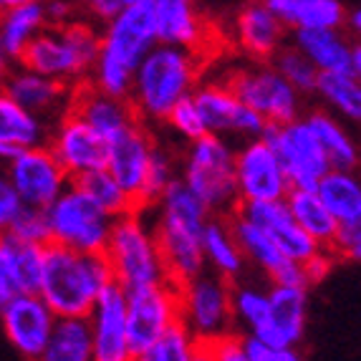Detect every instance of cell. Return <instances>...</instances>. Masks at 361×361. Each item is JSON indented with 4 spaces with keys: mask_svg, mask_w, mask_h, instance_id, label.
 Instances as JSON below:
<instances>
[{
    "mask_svg": "<svg viewBox=\"0 0 361 361\" xmlns=\"http://www.w3.org/2000/svg\"><path fill=\"white\" fill-rule=\"evenodd\" d=\"M147 212L162 255L167 283L180 288L182 283L205 271L202 230L210 215L180 180L172 182Z\"/></svg>",
    "mask_w": 361,
    "mask_h": 361,
    "instance_id": "1",
    "label": "cell"
},
{
    "mask_svg": "<svg viewBox=\"0 0 361 361\" xmlns=\"http://www.w3.org/2000/svg\"><path fill=\"white\" fill-rule=\"evenodd\" d=\"M205 68L202 56L190 51L154 46L134 68L129 106L142 124H164L182 99L192 97Z\"/></svg>",
    "mask_w": 361,
    "mask_h": 361,
    "instance_id": "2",
    "label": "cell"
},
{
    "mask_svg": "<svg viewBox=\"0 0 361 361\" xmlns=\"http://www.w3.org/2000/svg\"><path fill=\"white\" fill-rule=\"evenodd\" d=\"M109 286H114V281L102 253H73L51 243L43 247L36 295L56 319H86Z\"/></svg>",
    "mask_w": 361,
    "mask_h": 361,
    "instance_id": "3",
    "label": "cell"
},
{
    "mask_svg": "<svg viewBox=\"0 0 361 361\" xmlns=\"http://www.w3.org/2000/svg\"><path fill=\"white\" fill-rule=\"evenodd\" d=\"M97 56L99 25L89 18H76L66 25H46L30 41L18 66L78 89L86 84Z\"/></svg>",
    "mask_w": 361,
    "mask_h": 361,
    "instance_id": "4",
    "label": "cell"
},
{
    "mask_svg": "<svg viewBox=\"0 0 361 361\" xmlns=\"http://www.w3.org/2000/svg\"><path fill=\"white\" fill-rule=\"evenodd\" d=\"M102 255L114 286H119L124 293L167 283V273L147 210H132L116 217Z\"/></svg>",
    "mask_w": 361,
    "mask_h": 361,
    "instance_id": "5",
    "label": "cell"
},
{
    "mask_svg": "<svg viewBox=\"0 0 361 361\" xmlns=\"http://www.w3.org/2000/svg\"><path fill=\"white\" fill-rule=\"evenodd\" d=\"M233 157L235 147L210 134L187 145L182 152L180 182L210 217H230L238 207Z\"/></svg>",
    "mask_w": 361,
    "mask_h": 361,
    "instance_id": "6",
    "label": "cell"
},
{
    "mask_svg": "<svg viewBox=\"0 0 361 361\" xmlns=\"http://www.w3.org/2000/svg\"><path fill=\"white\" fill-rule=\"evenodd\" d=\"M46 223L51 245H61L73 253L97 255L104 253L114 220L99 210L76 182H71L54 200V205L46 207Z\"/></svg>",
    "mask_w": 361,
    "mask_h": 361,
    "instance_id": "7",
    "label": "cell"
},
{
    "mask_svg": "<svg viewBox=\"0 0 361 361\" xmlns=\"http://www.w3.org/2000/svg\"><path fill=\"white\" fill-rule=\"evenodd\" d=\"M225 84L265 127H286L303 116V97L271 63L233 68Z\"/></svg>",
    "mask_w": 361,
    "mask_h": 361,
    "instance_id": "8",
    "label": "cell"
},
{
    "mask_svg": "<svg viewBox=\"0 0 361 361\" xmlns=\"http://www.w3.org/2000/svg\"><path fill=\"white\" fill-rule=\"evenodd\" d=\"M180 326L197 343H215L235 331L230 308V283L210 271H202L192 281L177 288Z\"/></svg>",
    "mask_w": 361,
    "mask_h": 361,
    "instance_id": "9",
    "label": "cell"
},
{
    "mask_svg": "<svg viewBox=\"0 0 361 361\" xmlns=\"http://www.w3.org/2000/svg\"><path fill=\"white\" fill-rule=\"evenodd\" d=\"M260 139H265L276 152L278 162L288 177L290 190H313L331 172L324 149L319 147L311 129L306 127L303 116L286 127H265Z\"/></svg>",
    "mask_w": 361,
    "mask_h": 361,
    "instance_id": "10",
    "label": "cell"
},
{
    "mask_svg": "<svg viewBox=\"0 0 361 361\" xmlns=\"http://www.w3.org/2000/svg\"><path fill=\"white\" fill-rule=\"evenodd\" d=\"M154 46V0H127L119 16L99 28V54L129 71H134Z\"/></svg>",
    "mask_w": 361,
    "mask_h": 361,
    "instance_id": "11",
    "label": "cell"
},
{
    "mask_svg": "<svg viewBox=\"0 0 361 361\" xmlns=\"http://www.w3.org/2000/svg\"><path fill=\"white\" fill-rule=\"evenodd\" d=\"M6 175L20 205L33 210L51 207L54 200L71 185L68 175L46 145L30 147L11 157L6 162Z\"/></svg>",
    "mask_w": 361,
    "mask_h": 361,
    "instance_id": "12",
    "label": "cell"
},
{
    "mask_svg": "<svg viewBox=\"0 0 361 361\" xmlns=\"http://www.w3.org/2000/svg\"><path fill=\"white\" fill-rule=\"evenodd\" d=\"M233 175L238 205L240 202H276L290 192L288 177L278 162L276 152L265 139H250L235 147Z\"/></svg>",
    "mask_w": 361,
    "mask_h": 361,
    "instance_id": "13",
    "label": "cell"
},
{
    "mask_svg": "<svg viewBox=\"0 0 361 361\" xmlns=\"http://www.w3.org/2000/svg\"><path fill=\"white\" fill-rule=\"evenodd\" d=\"M192 102L210 137H220L225 142L230 139L250 142L265 132L263 121L235 97L225 81L197 84V89L192 91Z\"/></svg>",
    "mask_w": 361,
    "mask_h": 361,
    "instance_id": "14",
    "label": "cell"
},
{
    "mask_svg": "<svg viewBox=\"0 0 361 361\" xmlns=\"http://www.w3.org/2000/svg\"><path fill=\"white\" fill-rule=\"evenodd\" d=\"M46 147L71 182L106 167V142L94 129L86 127L73 111H66L51 127Z\"/></svg>",
    "mask_w": 361,
    "mask_h": 361,
    "instance_id": "15",
    "label": "cell"
},
{
    "mask_svg": "<svg viewBox=\"0 0 361 361\" xmlns=\"http://www.w3.org/2000/svg\"><path fill=\"white\" fill-rule=\"evenodd\" d=\"M180 324L175 286H152L127 293V336L134 356Z\"/></svg>",
    "mask_w": 361,
    "mask_h": 361,
    "instance_id": "16",
    "label": "cell"
},
{
    "mask_svg": "<svg viewBox=\"0 0 361 361\" xmlns=\"http://www.w3.org/2000/svg\"><path fill=\"white\" fill-rule=\"evenodd\" d=\"M91 334V361H134L127 336V293L109 286L86 316Z\"/></svg>",
    "mask_w": 361,
    "mask_h": 361,
    "instance_id": "17",
    "label": "cell"
},
{
    "mask_svg": "<svg viewBox=\"0 0 361 361\" xmlns=\"http://www.w3.org/2000/svg\"><path fill=\"white\" fill-rule=\"evenodd\" d=\"M154 145V134L142 121L132 124L129 129H124V132H119L106 142V167L104 169L132 197L134 207H137L142 187H145Z\"/></svg>",
    "mask_w": 361,
    "mask_h": 361,
    "instance_id": "18",
    "label": "cell"
},
{
    "mask_svg": "<svg viewBox=\"0 0 361 361\" xmlns=\"http://www.w3.org/2000/svg\"><path fill=\"white\" fill-rule=\"evenodd\" d=\"M56 316L36 293H23L0 311V326L11 346L25 361H36L43 354L56 329Z\"/></svg>",
    "mask_w": 361,
    "mask_h": 361,
    "instance_id": "19",
    "label": "cell"
},
{
    "mask_svg": "<svg viewBox=\"0 0 361 361\" xmlns=\"http://www.w3.org/2000/svg\"><path fill=\"white\" fill-rule=\"evenodd\" d=\"M233 215H238L240 220H245V223L263 230L273 240V245L281 250V255L295 265L308 263V260L321 250V247L290 220L286 200H276V202H240V205L235 207Z\"/></svg>",
    "mask_w": 361,
    "mask_h": 361,
    "instance_id": "20",
    "label": "cell"
},
{
    "mask_svg": "<svg viewBox=\"0 0 361 361\" xmlns=\"http://www.w3.org/2000/svg\"><path fill=\"white\" fill-rule=\"evenodd\" d=\"M0 89L20 109H25L28 114H33L49 127H54L56 121L66 114L73 99L71 86L59 84L54 78L33 73L23 66H13L8 76L0 81Z\"/></svg>",
    "mask_w": 361,
    "mask_h": 361,
    "instance_id": "21",
    "label": "cell"
},
{
    "mask_svg": "<svg viewBox=\"0 0 361 361\" xmlns=\"http://www.w3.org/2000/svg\"><path fill=\"white\" fill-rule=\"evenodd\" d=\"M308 321V288L298 286H271L268 288V316L253 338L271 346L298 349Z\"/></svg>",
    "mask_w": 361,
    "mask_h": 361,
    "instance_id": "22",
    "label": "cell"
},
{
    "mask_svg": "<svg viewBox=\"0 0 361 361\" xmlns=\"http://www.w3.org/2000/svg\"><path fill=\"white\" fill-rule=\"evenodd\" d=\"M303 59L316 68L319 76L343 73L361 76V49L343 30H298L290 43Z\"/></svg>",
    "mask_w": 361,
    "mask_h": 361,
    "instance_id": "23",
    "label": "cell"
},
{
    "mask_svg": "<svg viewBox=\"0 0 361 361\" xmlns=\"http://www.w3.org/2000/svg\"><path fill=\"white\" fill-rule=\"evenodd\" d=\"M288 30L268 11L265 3H247L235 13L233 41L243 56L253 63H271L286 46Z\"/></svg>",
    "mask_w": 361,
    "mask_h": 361,
    "instance_id": "24",
    "label": "cell"
},
{
    "mask_svg": "<svg viewBox=\"0 0 361 361\" xmlns=\"http://www.w3.org/2000/svg\"><path fill=\"white\" fill-rule=\"evenodd\" d=\"M157 46L202 56L207 49V20L187 0H154Z\"/></svg>",
    "mask_w": 361,
    "mask_h": 361,
    "instance_id": "25",
    "label": "cell"
},
{
    "mask_svg": "<svg viewBox=\"0 0 361 361\" xmlns=\"http://www.w3.org/2000/svg\"><path fill=\"white\" fill-rule=\"evenodd\" d=\"M228 223L245 263H253L263 276L271 278V286H298V288H306L301 265L286 260L263 230L240 220L238 215H230Z\"/></svg>",
    "mask_w": 361,
    "mask_h": 361,
    "instance_id": "26",
    "label": "cell"
},
{
    "mask_svg": "<svg viewBox=\"0 0 361 361\" xmlns=\"http://www.w3.org/2000/svg\"><path fill=\"white\" fill-rule=\"evenodd\" d=\"M78 119L84 121L86 127L94 129L104 142H109L111 137H116L119 132L129 129L132 124H137V116H134L132 106L124 99H111L104 97L99 91H94L91 86H78L73 89L71 109Z\"/></svg>",
    "mask_w": 361,
    "mask_h": 361,
    "instance_id": "27",
    "label": "cell"
},
{
    "mask_svg": "<svg viewBox=\"0 0 361 361\" xmlns=\"http://www.w3.org/2000/svg\"><path fill=\"white\" fill-rule=\"evenodd\" d=\"M46 28V11L38 0H13L0 3V49L13 66H18L20 56L30 41Z\"/></svg>",
    "mask_w": 361,
    "mask_h": 361,
    "instance_id": "28",
    "label": "cell"
},
{
    "mask_svg": "<svg viewBox=\"0 0 361 361\" xmlns=\"http://www.w3.org/2000/svg\"><path fill=\"white\" fill-rule=\"evenodd\" d=\"M268 11L286 30H343L346 6L341 0H268Z\"/></svg>",
    "mask_w": 361,
    "mask_h": 361,
    "instance_id": "29",
    "label": "cell"
},
{
    "mask_svg": "<svg viewBox=\"0 0 361 361\" xmlns=\"http://www.w3.org/2000/svg\"><path fill=\"white\" fill-rule=\"evenodd\" d=\"M49 132V124L28 114L0 89V162H8L11 157L30 147L46 145Z\"/></svg>",
    "mask_w": 361,
    "mask_h": 361,
    "instance_id": "30",
    "label": "cell"
},
{
    "mask_svg": "<svg viewBox=\"0 0 361 361\" xmlns=\"http://www.w3.org/2000/svg\"><path fill=\"white\" fill-rule=\"evenodd\" d=\"M306 127L316 137L319 147L324 149L329 167L338 169V172H356L359 164V145H356L354 134L343 127L341 121L326 111V109H313L308 114H303Z\"/></svg>",
    "mask_w": 361,
    "mask_h": 361,
    "instance_id": "31",
    "label": "cell"
},
{
    "mask_svg": "<svg viewBox=\"0 0 361 361\" xmlns=\"http://www.w3.org/2000/svg\"><path fill=\"white\" fill-rule=\"evenodd\" d=\"M202 258H205V268L210 265V273L220 276L223 281H228V283L240 281L247 263L243 258L238 243H235L228 217H210L205 223V230H202Z\"/></svg>",
    "mask_w": 361,
    "mask_h": 361,
    "instance_id": "32",
    "label": "cell"
},
{
    "mask_svg": "<svg viewBox=\"0 0 361 361\" xmlns=\"http://www.w3.org/2000/svg\"><path fill=\"white\" fill-rule=\"evenodd\" d=\"M313 190L336 225H361V182L356 172L331 169Z\"/></svg>",
    "mask_w": 361,
    "mask_h": 361,
    "instance_id": "33",
    "label": "cell"
},
{
    "mask_svg": "<svg viewBox=\"0 0 361 361\" xmlns=\"http://www.w3.org/2000/svg\"><path fill=\"white\" fill-rule=\"evenodd\" d=\"M286 207H288V215L303 233L311 238L319 247H331L334 235H336L338 225L329 210L324 207V202L319 200L316 190H290L286 195Z\"/></svg>",
    "mask_w": 361,
    "mask_h": 361,
    "instance_id": "34",
    "label": "cell"
},
{
    "mask_svg": "<svg viewBox=\"0 0 361 361\" xmlns=\"http://www.w3.org/2000/svg\"><path fill=\"white\" fill-rule=\"evenodd\" d=\"M36 361H91V334L86 319H59L43 354Z\"/></svg>",
    "mask_w": 361,
    "mask_h": 361,
    "instance_id": "35",
    "label": "cell"
},
{
    "mask_svg": "<svg viewBox=\"0 0 361 361\" xmlns=\"http://www.w3.org/2000/svg\"><path fill=\"white\" fill-rule=\"evenodd\" d=\"M230 308H233V324L240 329V336H253L268 316V288L247 281L230 283Z\"/></svg>",
    "mask_w": 361,
    "mask_h": 361,
    "instance_id": "36",
    "label": "cell"
},
{
    "mask_svg": "<svg viewBox=\"0 0 361 361\" xmlns=\"http://www.w3.org/2000/svg\"><path fill=\"white\" fill-rule=\"evenodd\" d=\"M313 94H319V99L329 109L338 111L349 121H359L361 116V84L359 78L343 76V73H326L319 76ZM326 109V111H329Z\"/></svg>",
    "mask_w": 361,
    "mask_h": 361,
    "instance_id": "37",
    "label": "cell"
},
{
    "mask_svg": "<svg viewBox=\"0 0 361 361\" xmlns=\"http://www.w3.org/2000/svg\"><path fill=\"white\" fill-rule=\"evenodd\" d=\"M177 180H180V159L169 152V147H164L162 142H157L149 159V169H147L145 187H142V195H139L137 210L154 207V202L162 197L164 190Z\"/></svg>",
    "mask_w": 361,
    "mask_h": 361,
    "instance_id": "38",
    "label": "cell"
},
{
    "mask_svg": "<svg viewBox=\"0 0 361 361\" xmlns=\"http://www.w3.org/2000/svg\"><path fill=\"white\" fill-rule=\"evenodd\" d=\"M76 185L81 187V190L89 195L91 202H94L99 210L106 212L111 220H116V217L137 210L134 202H132V197H129V195L124 192L114 180H111V175H109L106 169H99V172H91V175L81 177V180H76Z\"/></svg>",
    "mask_w": 361,
    "mask_h": 361,
    "instance_id": "39",
    "label": "cell"
},
{
    "mask_svg": "<svg viewBox=\"0 0 361 361\" xmlns=\"http://www.w3.org/2000/svg\"><path fill=\"white\" fill-rule=\"evenodd\" d=\"M197 346L200 343L187 334V329L177 324L154 343H149L145 351H139L134 361H190Z\"/></svg>",
    "mask_w": 361,
    "mask_h": 361,
    "instance_id": "40",
    "label": "cell"
},
{
    "mask_svg": "<svg viewBox=\"0 0 361 361\" xmlns=\"http://www.w3.org/2000/svg\"><path fill=\"white\" fill-rule=\"evenodd\" d=\"M271 66L276 68V71L288 81V86H293L301 97L313 94L316 81H319V73H316V68H313L311 63L293 49V46L286 43L283 49L276 54V59L271 61Z\"/></svg>",
    "mask_w": 361,
    "mask_h": 361,
    "instance_id": "41",
    "label": "cell"
},
{
    "mask_svg": "<svg viewBox=\"0 0 361 361\" xmlns=\"http://www.w3.org/2000/svg\"><path fill=\"white\" fill-rule=\"evenodd\" d=\"M6 235L13 240L25 243V245H49V223H46V210H33V207H20L18 215L13 217Z\"/></svg>",
    "mask_w": 361,
    "mask_h": 361,
    "instance_id": "42",
    "label": "cell"
},
{
    "mask_svg": "<svg viewBox=\"0 0 361 361\" xmlns=\"http://www.w3.org/2000/svg\"><path fill=\"white\" fill-rule=\"evenodd\" d=\"M164 124H167V127L172 129V132H175L177 137L185 142V145H192V142H197V139L207 137V132H205V127H202V119H200L197 106H195L192 97L182 99V102L167 114Z\"/></svg>",
    "mask_w": 361,
    "mask_h": 361,
    "instance_id": "43",
    "label": "cell"
},
{
    "mask_svg": "<svg viewBox=\"0 0 361 361\" xmlns=\"http://www.w3.org/2000/svg\"><path fill=\"white\" fill-rule=\"evenodd\" d=\"M18 295H23V288H20L16 260H13V245L11 238L3 233L0 235V311Z\"/></svg>",
    "mask_w": 361,
    "mask_h": 361,
    "instance_id": "44",
    "label": "cell"
},
{
    "mask_svg": "<svg viewBox=\"0 0 361 361\" xmlns=\"http://www.w3.org/2000/svg\"><path fill=\"white\" fill-rule=\"evenodd\" d=\"M247 361H303V354L290 346H271L253 336H240Z\"/></svg>",
    "mask_w": 361,
    "mask_h": 361,
    "instance_id": "45",
    "label": "cell"
},
{
    "mask_svg": "<svg viewBox=\"0 0 361 361\" xmlns=\"http://www.w3.org/2000/svg\"><path fill=\"white\" fill-rule=\"evenodd\" d=\"M329 250L334 253V258L359 260L361 258V225H338Z\"/></svg>",
    "mask_w": 361,
    "mask_h": 361,
    "instance_id": "46",
    "label": "cell"
},
{
    "mask_svg": "<svg viewBox=\"0 0 361 361\" xmlns=\"http://www.w3.org/2000/svg\"><path fill=\"white\" fill-rule=\"evenodd\" d=\"M20 202L13 192L11 182H8V175H6V162H0V235L6 233L8 225L13 223V217L18 215L20 210Z\"/></svg>",
    "mask_w": 361,
    "mask_h": 361,
    "instance_id": "47",
    "label": "cell"
},
{
    "mask_svg": "<svg viewBox=\"0 0 361 361\" xmlns=\"http://www.w3.org/2000/svg\"><path fill=\"white\" fill-rule=\"evenodd\" d=\"M334 263H336V258H334V253H331V250H326V247H321L319 253L313 255L308 263H303L301 271H303V281H306V288H308V286L321 283L324 278H329Z\"/></svg>",
    "mask_w": 361,
    "mask_h": 361,
    "instance_id": "48",
    "label": "cell"
},
{
    "mask_svg": "<svg viewBox=\"0 0 361 361\" xmlns=\"http://www.w3.org/2000/svg\"><path fill=\"white\" fill-rule=\"evenodd\" d=\"M207 346H210L215 361H247L245 351H243L240 334H230V336L220 338L215 343H207Z\"/></svg>",
    "mask_w": 361,
    "mask_h": 361,
    "instance_id": "49",
    "label": "cell"
},
{
    "mask_svg": "<svg viewBox=\"0 0 361 361\" xmlns=\"http://www.w3.org/2000/svg\"><path fill=\"white\" fill-rule=\"evenodd\" d=\"M124 3H127V0H94V3L86 6V11H89V20L102 28V25H106L109 20H114L116 16H119L121 8H124Z\"/></svg>",
    "mask_w": 361,
    "mask_h": 361,
    "instance_id": "50",
    "label": "cell"
},
{
    "mask_svg": "<svg viewBox=\"0 0 361 361\" xmlns=\"http://www.w3.org/2000/svg\"><path fill=\"white\" fill-rule=\"evenodd\" d=\"M43 11H46V25H66L78 18L68 3H43Z\"/></svg>",
    "mask_w": 361,
    "mask_h": 361,
    "instance_id": "51",
    "label": "cell"
},
{
    "mask_svg": "<svg viewBox=\"0 0 361 361\" xmlns=\"http://www.w3.org/2000/svg\"><path fill=\"white\" fill-rule=\"evenodd\" d=\"M343 28L351 30V36L356 41V36H359L361 30V8L354 6V8H346V18H343Z\"/></svg>",
    "mask_w": 361,
    "mask_h": 361,
    "instance_id": "52",
    "label": "cell"
},
{
    "mask_svg": "<svg viewBox=\"0 0 361 361\" xmlns=\"http://www.w3.org/2000/svg\"><path fill=\"white\" fill-rule=\"evenodd\" d=\"M190 361H215V359H212L210 346H205V343H200L197 349H195V354H192V359H190Z\"/></svg>",
    "mask_w": 361,
    "mask_h": 361,
    "instance_id": "53",
    "label": "cell"
},
{
    "mask_svg": "<svg viewBox=\"0 0 361 361\" xmlns=\"http://www.w3.org/2000/svg\"><path fill=\"white\" fill-rule=\"evenodd\" d=\"M11 68H13V63L6 59V54H3V49H0V81L8 76V71H11Z\"/></svg>",
    "mask_w": 361,
    "mask_h": 361,
    "instance_id": "54",
    "label": "cell"
}]
</instances>
